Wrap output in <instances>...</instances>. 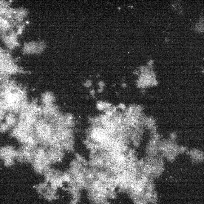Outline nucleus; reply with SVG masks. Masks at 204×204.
Wrapping results in <instances>:
<instances>
[{
	"label": "nucleus",
	"mask_w": 204,
	"mask_h": 204,
	"mask_svg": "<svg viewBox=\"0 0 204 204\" xmlns=\"http://www.w3.org/2000/svg\"><path fill=\"white\" fill-rule=\"evenodd\" d=\"M0 99L7 113L18 115L31 98L27 86L15 78L0 81Z\"/></svg>",
	"instance_id": "f257e3e1"
},
{
	"label": "nucleus",
	"mask_w": 204,
	"mask_h": 204,
	"mask_svg": "<svg viewBox=\"0 0 204 204\" xmlns=\"http://www.w3.org/2000/svg\"><path fill=\"white\" fill-rule=\"evenodd\" d=\"M29 72L19 63L11 51L0 47V81L16 78Z\"/></svg>",
	"instance_id": "f03ea898"
},
{
	"label": "nucleus",
	"mask_w": 204,
	"mask_h": 204,
	"mask_svg": "<svg viewBox=\"0 0 204 204\" xmlns=\"http://www.w3.org/2000/svg\"><path fill=\"white\" fill-rule=\"evenodd\" d=\"M30 165L36 174L42 176L53 167L48 158L46 148L38 147Z\"/></svg>",
	"instance_id": "7ed1b4c3"
},
{
	"label": "nucleus",
	"mask_w": 204,
	"mask_h": 204,
	"mask_svg": "<svg viewBox=\"0 0 204 204\" xmlns=\"http://www.w3.org/2000/svg\"><path fill=\"white\" fill-rule=\"evenodd\" d=\"M18 148L11 144L0 147V161L6 167H11L17 163Z\"/></svg>",
	"instance_id": "20e7f679"
},
{
	"label": "nucleus",
	"mask_w": 204,
	"mask_h": 204,
	"mask_svg": "<svg viewBox=\"0 0 204 204\" xmlns=\"http://www.w3.org/2000/svg\"><path fill=\"white\" fill-rule=\"evenodd\" d=\"M21 35L17 29H15L1 34V38L6 49L11 51L20 46V37Z\"/></svg>",
	"instance_id": "39448f33"
},
{
	"label": "nucleus",
	"mask_w": 204,
	"mask_h": 204,
	"mask_svg": "<svg viewBox=\"0 0 204 204\" xmlns=\"http://www.w3.org/2000/svg\"><path fill=\"white\" fill-rule=\"evenodd\" d=\"M47 43L44 41H32L24 43L22 54L27 56L42 54L47 48Z\"/></svg>",
	"instance_id": "423d86ee"
},
{
	"label": "nucleus",
	"mask_w": 204,
	"mask_h": 204,
	"mask_svg": "<svg viewBox=\"0 0 204 204\" xmlns=\"http://www.w3.org/2000/svg\"><path fill=\"white\" fill-rule=\"evenodd\" d=\"M34 188L38 194L48 201L56 199L58 196L59 189L52 186L44 180L36 184Z\"/></svg>",
	"instance_id": "0eeeda50"
},
{
	"label": "nucleus",
	"mask_w": 204,
	"mask_h": 204,
	"mask_svg": "<svg viewBox=\"0 0 204 204\" xmlns=\"http://www.w3.org/2000/svg\"><path fill=\"white\" fill-rule=\"evenodd\" d=\"M38 147L28 145H20V147L18 148L17 163L31 165Z\"/></svg>",
	"instance_id": "6e6552de"
},
{
	"label": "nucleus",
	"mask_w": 204,
	"mask_h": 204,
	"mask_svg": "<svg viewBox=\"0 0 204 204\" xmlns=\"http://www.w3.org/2000/svg\"><path fill=\"white\" fill-rule=\"evenodd\" d=\"M160 153L164 158L173 162L180 154V148L171 141H165L160 145Z\"/></svg>",
	"instance_id": "1a4fd4ad"
},
{
	"label": "nucleus",
	"mask_w": 204,
	"mask_h": 204,
	"mask_svg": "<svg viewBox=\"0 0 204 204\" xmlns=\"http://www.w3.org/2000/svg\"><path fill=\"white\" fill-rule=\"evenodd\" d=\"M160 145L155 139L152 140L148 145L146 149L147 157H153L158 156L160 153Z\"/></svg>",
	"instance_id": "9d476101"
},
{
	"label": "nucleus",
	"mask_w": 204,
	"mask_h": 204,
	"mask_svg": "<svg viewBox=\"0 0 204 204\" xmlns=\"http://www.w3.org/2000/svg\"><path fill=\"white\" fill-rule=\"evenodd\" d=\"M190 160L193 163L197 164L204 162L203 152L198 149H193L188 152Z\"/></svg>",
	"instance_id": "9b49d317"
},
{
	"label": "nucleus",
	"mask_w": 204,
	"mask_h": 204,
	"mask_svg": "<svg viewBox=\"0 0 204 204\" xmlns=\"http://www.w3.org/2000/svg\"><path fill=\"white\" fill-rule=\"evenodd\" d=\"M39 100L42 104H50L56 103V98L53 92L47 91L41 94Z\"/></svg>",
	"instance_id": "f8f14e48"
},
{
	"label": "nucleus",
	"mask_w": 204,
	"mask_h": 204,
	"mask_svg": "<svg viewBox=\"0 0 204 204\" xmlns=\"http://www.w3.org/2000/svg\"><path fill=\"white\" fill-rule=\"evenodd\" d=\"M7 113L2 101L0 99V123L4 120L6 114Z\"/></svg>",
	"instance_id": "ddd939ff"
}]
</instances>
